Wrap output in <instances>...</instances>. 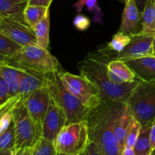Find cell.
Masks as SVG:
<instances>
[{"label": "cell", "mask_w": 155, "mask_h": 155, "mask_svg": "<svg viewBox=\"0 0 155 155\" xmlns=\"http://www.w3.org/2000/svg\"><path fill=\"white\" fill-rule=\"evenodd\" d=\"M125 104L104 100L89 113L87 121L90 140L98 146L103 155H122L114 132V126Z\"/></svg>", "instance_id": "6da1fadb"}, {"label": "cell", "mask_w": 155, "mask_h": 155, "mask_svg": "<svg viewBox=\"0 0 155 155\" xmlns=\"http://www.w3.org/2000/svg\"><path fill=\"white\" fill-rule=\"evenodd\" d=\"M107 63L101 53H90L78 64V68L80 74L87 77L98 87L104 100L127 103L139 80L124 84L114 83L109 78Z\"/></svg>", "instance_id": "7a4b0ae2"}, {"label": "cell", "mask_w": 155, "mask_h": 155, "mask_svg": "<svg viewBox=\"0 0 155 155\" xmlns=\"http://www.w3.org/2000/svg\"><path fill=\"white\" fill-rule=\"evenodd\" d=\"M0 62L37 74L46 75L60 71V64L57 58L48 49L37 44L23 46L15 55L0 60Z\"/></svg>", "instance_id": "3957f363"}, {"label": "cell", "mask_w": 155, "mask_h": 155, "mask_svg": "<svg viewBox=\"0 0 155 155\" xmlns=\"http://www.w3.org/2000/svg\"><path fill=\"white\" fill-rule=\"evenodd\" d=\"M60 72L48 75V88L51 99L64 111L68 124L87 121L91 109L65 88L60 78Z\"/></svg>", "instance_id": "277c9868"}, {"label": "cell", "mask_w": 155, "mask_h": 155, "mask_svg": "<svg viewBox=\"0 0 155 155\" xmlns=\"http://www.w3.org/2000/svg\"><path fill=\"white\" fill-rule=\"evenodd\" d=\"M88 121L67 124L54 141L58 153L81 155L85 153L90 143Z\"/></svg>", "instance_id": "5b68a950"}, {"label": "cell", "mask_w": 155, "mask_h": 155, "mask_svg": "<svg viewBox=\"0 0 155 155\" xmlns=\"http://www.w3.org/2000/svg\"><path fill=\"white\" fill-rule=\"evenodd\" d=\"M127 105L133 116L139 120L142 126L151 124L155 120V81L139 80Z\"/></svg>", "instance_id": "8992f818"}, {"label": "cell", "mask_w": 155, "mask_h": 155, "mask_svg": "<svg viewBox=\"0 0 155 155\" xmlns=\"http://www.w3.org/2000/svg\"><path fill=\"white\" fill-rule=\"evenodd\" d=\"M16 149L32 147L42 137V129L33 122L21 97L13 109Z\"/></svg>", "instance_id": "52a82bcc"}, {"label": "cell", "mask_w": 155, "mask_h": 155, "mask_svg": "<svg viewBox=\"0 0 155 155\" xmlns=\"http://www.w3.org/2000/svg\"><path fill=\"white\" fill-rule=\"evenodd\" d=\"M60 78L65 88L91 110L98 107L104 100L98 87L83 74L61 71Z\"/></svg>", "instance_id": "ba28073f"}, {"label": "cell", "mask_w": 155, "mask_h": 155, "mask_svg": "<svg viewBox=\"0 0 155 155\" xmlns=\"http://www.w3.org/2000/svg\"><path fill=\"white\" fill-rule=\"evenodd\" d=\"M130 35L132 36L131 42L122 53L117 55L114 59L128 61L154 56L155 34H145L139 32Z\"/></svg>", "instance_id": "9c48e42d"}, {"label": "cell", "mask_w": 155, "mask_h": 155, "mask_svg": "<svg viewBox=\"0 0 155 155\" xmlns=\"http://www.w3.org/2000/svg\"><path fill=\"white\" fill-rule=\"evenodd\" d=\"M24 104L35 123L42 129L44 119L51 102L48 86L36 90L24 97Z\"/></svg>", "instance_id": "30bf717a"}, {"label": "cell", "mask_w": 155, "mask_h": 155, "mask_svg": "<svg viewBox=\"0 0 155 155\" xmlns=\"http://www.w3.org/2000/svg\"><path fill=\"white\" fill-rule=\"evenodd\" d=\"M0 33L22 46L37 44L33 29L27 24L12 18L0 16Z\"/></svg>", "instance_id": "8fae6325"}, {"label": "cell", "mask_w": 155, "mask_h": 155, "mask_svg": "<svg viewBox=\"0 0 155 155\" xmlns=\"http://www.w3.org/2000/svg\"><path fill=\"white\" fill-rule=\"evenodd\" d=\"M68 124L64 109L51 99L42 124V137L54 141L62 129Z\"/></svg>", "instance_id": "7c38bea8"}, {"label": "cell", "mask_w": 155, "mask_h": 155, "mask_svg": "<svg viewBox=\"0 0 155 155\" xmlns=\"http://www.w3.org/2000/svg\"><path fill=\"white\" fill-rule=\"evenodd\" d=\"M142 13L134 0H127L122 15L120 31L129 34L139 33L142 30Z\"/></svg>", "instance_id": "4fadbf2b"}, {"label": "cell", "mask_w": 155, "mask_h": 155, "mask_svg": "<svg viewBox=\"0 0 155 155\" xmlns=\"http://www.w3.org/2000/svg\"><path fill=\"white\" fill-rule=\"evenodd\" d=\"M142 81H155V56L124 61Z\"/></svg>", "instance_id": "5bb4252c"}, {"label": "cell", "mask_w": 155, "mask_h": 155, "mask_svg": "<svg viewBox=\"0 0 155 155\" xmlns=\"http://www.w3.org/2000/svg\"><path fill=\"white\" fill-rule=\"evenodd\" d=\"M132 116L133 115L131 114L130 108L127 103H126L123 110L115 120L114 126L115 137L122 153L126 147V141H127Z\"/></svg>", "instance_id": "9a60e30c"}, {"label": "cell", "mask_w": 155, "mask_h": 155, "mask_svg": "<svg viewBox=\"0 0 155 155\" xmlns=\"http://www.w3.org/2000/svg\"><path fill=\"white\" fill-rule=\"evenodd\" d=\"M27 5L28 0H0V16L27 24L24 15Z\"/></svg>", "instance_id": "2e32d148"}, {"label": "cell", "mask_w": 155, "mask_h": 155, "mask_svg": "<svg viewBox=\"0 0 155 155\" xmlns=\"http://www.w3.org/2000/svg\"><path fill=\"white\" fill-rule=\"evenodd\" d=\"M24 73L25 71L21 68L0 62V77L7 82L11 97L18 94L20 83Z\"/></svg>", "instance_id": "e0dca14e"}, {"label": "cell", "mask_w": 155, "mask_h": 155, "mask_svg": "<svg viewBox=\"0 0 155 155\" xmlns=\"http://www.w3.org/2000/svg\"><path fill=\"white\" fill-rule=\"evenodd\" d=\"M49 74L43 75L25 71L20 83L18 94L25 97L36 90L48 86Z\"/></svg>", "instance_id": "ac0fdd59"}, {"label": "cell", "mask_w": 155, "mask_h": 155, "mask_svg": "<svg viewBox=\"0 0 155 155\" xmlns=\"http://www.w3.org/2000/svg\"><path fill=\"white\" fill-rule=\"evenodd\" d=\"M107 68L119 77L124 83H133L137 81V77L134 71L124 61L114 59L107 63Z\"/></svg>", "instance_id": "d6986e66"}, {"label": "cell", "mask_w": 155, "mask_h": 155, "mask_svg": "<svg viewBox=\"0 0 155 155\" xmlns=\"http://www.w3.org/2000/svg\"><path fill=\"white\" fill-rule=\"evenodd\" d=\"M140 32L145 34H155L154 0H148L142 12V30Z\"/></svg>", "instance_id": "ffe728a7"}, {"label": "cell", "mask_w": 155, "mask_h": 155, "mask_svg": "<svg viewBox=\"0 0 155 155\" xmlns=\"http://www.w3.org/2000/svg\"><path fill=\"white\" fill-rule=\"evenodd\" d=\"M33 32L36 36L37 45L48 49L49 46V33H50V15L49 13L45 18L35 24L33 27Z\"/></svg>", "instance_id": "44dd1931"}, {"label": "cell", "mask_w": 155, "mask_h": 155, "mask_svg": "<svg viewBox=\"0 0 155 155\" xmlns=\"http://www.w3.org/2000/svg\"><path fill=\"white\" fill-rule=\"evenodd\" d=\"M151 125L142 126L140 135L133 147L136 155H151V153H152L151 141H150Z\"/></svg>", "instance_id": "7402d4cb"}, {"label": "cell", "mask_w": 155, "mask_h": 155, "mask_svg": "<svg viewBox=\"0 0 155 155\" xmlns=\"http://www.w3.org/2000/svg\"><path fill=\"white\" fill-rule=\"evenodd\" d=\"M48 13L49 8L27 5L24 10V15L26 22L33 29V26L45 18Z\"/></svg>", "instance_id": "603a6c76"}, {"label": "cell", "mask_w": 155, "mask_h": 155, "mask_svg": "<svg viewBox=\"0 0 155 155\" xmlns=\"http://www.w3.org/2000/svg\"><path fill=\"white\" fill-rule=\"evenodd\" d=\"M84 7H86L89 12L93 13V21L95 23L103 24L102 18L104 13L98 5V0H78L73 5V8L76 9L78 14H80Z\"/></svg>", "instance_id": "cb8c5ba5"}, {"label": "cell", "mask_w": 155, "mask_h": 155, "mask_svg": "<svg viewBox=\"0 0 155 155\" xmlns=\"http://www.w3.org/2000/svg\"><path fill=\"white\" fill-rule=\"evenodd\" d=\"M131 40V35L124 33L122 31H119L114 35L110 42L107 43L104 51H113L115 52L117 55H118L125 50L126 47L130 44Z\"/></svg>", "instance_id": "d4e9b609"}, {"label": "cell", "mask_w": 155, "mask_h": 155, "mask_svg": "<svg viewBox=\"0 0 155 155\" xmlns=\"http://www.w3.org/2000/svg\"><path fill=\"white\" fill-rule=\"evenodd\" d=\"M22 46L0 33V60L8 59L18 53Z\"/></svg>", "instance_id": "484cf974"}, {"label": "cell", "mask_w": 155, "mask_h": 155, "mask_svg": "<svg viewBox=\"0 0 155 155\" xmlns=\"http://www.w3.org/2000/svg\"><path fill=\"white\" fill-rule=\"evenodd\" d=\"M16 145V135L14 121L8 128L0 134V151L9 150L15 147Z\"/></svg>", "instance_id": "4316f807"}, {"label": "cell", "mask_w": 155, "mask_h": 155, "mask_svg": "<svg viewBox=\"0 0 155 155\" xmlns=\"http://www.w3.org/2000/svg\"><path fill=\"white\" fill-rule=\"evenodd\" d=\"M54 141L41 137L35 144L32 155H57Z\"/></svg>", "instance_id": "83f0119b"}, {"label": "cell", "mask_w": 155, "mask_h": 155, "mask_svg": "<svg viewBox=\"0 0 155 155\" xmlns=\"http://www.w3.org/2000/svg\"><path fill=\"white\" fill-rule=\"evenodd\" d=\"M142 128V126L140 122L136 119L134 116H132L130 127H129L128 135L126 141V147H134L138 138L140 135Z\"/></svg>", "instance_id": "f1b7e54d"}, {"label": "cell", "mask_w": 155, "mask_h": 155, "mask_svg": "<svg viewBox=\"0 0 155 155\" xmlns=\"http://www.w3.org/2000/svg\"><path fill=\"white\" fill-rule=\"evenodd\" d=\"M73 24L77 30H80V31H84L89 28L91 24V21L90 19L86 15L77 14L74 17Z\"/></svg>", "instance_id": "f546056e"}, {"label": "cell", "mask_w": 155, "mask_h": 155, "mask_svg": "<svg viewBox=\"0 0 155 155\" xmlns=\"http://www.w3.org/2000/svg\"><path fill=\"white\" fill-rule=\"evenodd\" d=\"M11 99L8 85L7 82L0 77V106H3Z\"/></svg>", "instance_id": "4dcf8cb0"}, {"label": "cell", "mask_w": 155, "mask_h": 155, "mask_svg": "<svg viewBox=\"0 0 155 155\" xmlns=\"http://www.w3.org/2000/svg\"><path fill=\"white\" fill-rule=\"evenodd\" d=\"M86 153L88 155H103L98 146L93 141H90L86 150Z\"/></svg>", "instance_id": "1f68e13d"}, {"label": "cell", "mask_w": 155, "mask_h": 155, "mask_svg": "<svg viewBox=\"0 0 155 155\" xmlns=\"http://www.w3.org/2000/svg\"><path fill=\"white\" fill-rule=\"evenodd\" d=\"M53 0H28V5L49 8Z\"/></svg>", "instance_id": "d6a6232c"}, {"label": "cell", "mask_w": 155, "mask_h": 155, "mask_svg": "<svg viewBox=\"0 0 155 155\" xmlns=\"http://www.w3.org/2000/svg\"><path fill=\"white\" fill-rule=\"evenodd\" d=\"M150 141H151V149L155 150V120L152 122L151 125V130H150Z\"/></svg>", "instance_id": "836d02e7"}, {"label": "cell", "mask_w": 155, "mask_h": 155, "mask_svg": "<svg viewBox=\"0 0 155 155\" xmlns=\"http://www.w3.org/2000/svg\"><path fill=\"white\" fill-rule=\"evenodd\" d=\"M33 148V147H24V148L18 149L16 152V155H32Z\"/></svg>", "instance_id": "e575fe53"}, {"label": "cell", "mask_w": 155, "mask_h": 155, "mask_svg": "<svg viewBox=\"0 0 155 155\" xmlns=\"http://www.w3.org/2000/svg\"><path fill=\"white\" fill-rule=\"evenodd\" d=\"M134 1L136 2L139 11L142 13V12H143L144 9H145V5H146V3L147 2H148V0H134Z\"/></svg>", "instance_id": "d590c367"}, {"label": "cell", "mask_w": 155, "mask_h": 155, "mask_svg": "<svg viewBox=\"0 0 155 155\" xmlns=\"http://www.w3.org/2000/svg\"><path fill=\"white\" fill-rule=\"evenodd\" d=\"M122 155H136L134 148H133V147H126L125 148H124V151H123Z\"/></svg>", "instance_id": "8d00e7d4"}, {"label": "cell", "mask_w": 155, "mask_h": 155, "mask_svg": "<svg viewBox=\"0 0 155 155\" xmlns=\"http://www.w3.org/2000/svg\"><path fill=\"white\" fill-rule=\"evenodd\" d=\"M16 147H14V148L5 150V151H0V155H16Z\"/></svg>", "instance_id": "74e56055"}, {"label": "cell", "mask_w": 155, "mask_h": 155, "mask_svg": "<svg viewBox=\"0 0 155 155\" xmlns=\"http://www.w3.org/2000/svg\"><path fill=\"white\" fill-rule=\"evenodd\" d=\"M151 155H155V150H153L152 153H151Z\"/></svg>", "instance_id": "f35d334b"}, {"label": "cell", "mask_w": 155, "mask_h": 155, "mask_svg": "<svg viewBox=\"0 0 155 155\" xmlns=\"http://www.w3.org/2000/svg\"><path fill=\"white\" fill-rule=\"evenodd\" d=\"M120 2H123L125 3V2H126V1H127V0H120Z\"/></svg>", "instance_id": "ab89813d"}, {"label": "cell", "mask_w": 155, "mask_h": 155, "mask_svg": "<svg viewBox=\"0 0 155 155\" xmlns=\"http://www.w3.org/2000/svg\"><path fill=\"white\" fill-rule=\"evenodd\" d=\"M57 155H68V154H63V153H58Z\"/></svg>", "instance_id": "60d3db41"}, {"label": "cell", "mask_w": 155, "mask_h": 155, "mask_svg": "<svg viewBox=\"0 0 155 155\" xmlns=\"http://www.w3.org/2000/svg\"><path fill=\"white\" fill-rule=\"evenodd\" d=\"M83 155H88V154H87V153H86V151H85V153H83Z\"/></svg>", "instance_id": "b9f144b4"}, {"label": "cell", "mask_w": 155, "mask_h": 155, "mask_svg": "<svg viewBox=\"0 0 155 155\" xmlns=\"http://www.w3.org/2000/svg\"><path fill=\"white\" fill-rule=\"evenodd\" d=\"M154 56H155V40H154Z\"/></svg>", "instance_id": "7bdbcfd3"}, {"label": "cell", "mask_w": 155, "mask_h": 155, "mask_svg": "<svg viewBox=\"0 0 155 155\" xmlns=\"http://www.w3.org/2000/svg\"><path fill=\"white\" fill-rule=\"evenodd\" d=\"M81 155H83V154H81Z\"/></svg>", "instance_id": "ee69618b"}, {"label": "cell", "mask_w": 155, "mask_h": 155, "mask_svg": "<svg viewBox=\"0 0 155 155\" xmlns=\"http://www.w3.org/2000/svg\"><path fill=\"white\" fill-rule=\"evenodd\" d=\"M154 2H155V0H154Z\"/></svg>", "instance_id": "f6af8a7d"}]
</instances>
